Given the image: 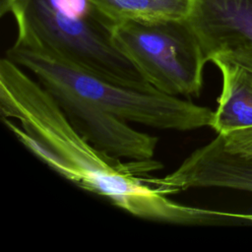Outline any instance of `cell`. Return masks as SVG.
Here are the masks:
<instances>
[{
  "label": "cell",
  "instance_id": "6",
  "mask_svg": "<svg viewBox=\"0 0 252 252\" xmlns=\"http://www.w3.org/2000/svg\"><path fill=\"white\" fill-rule=\"evenodd\" d=\"M149 182L167 195L203 187L252 192V158L228 151L217 135L190 154L175 170L162 177L149 176Z\"/></svg>",
  "mask_w": 252,
  "mask_h": 252
},
{
  "label": "cell",
  "instance_id": "9",
  "mask_svg": "<svg viewBox=\"0 0 252 252\" xmlns=\"http://www.w3.org/2000/svg\"><path fill=\"white\" fill-rule=\"evenodd\" d=\"M114 25L124 21L187 18L190 0H90Z\"/></svg>",
  "mask_w": 252,
  "mask_h": 252
},
{
  "label": "cell",
  "instance_id": "2",
  "mask_svg": "<svg viewBox=\"0 0 252 252\" xmlns=\"http://www.w3.org/2000/svg\"><path fill=\"white\" fill-rule=\"evenodd\" d=\"M10 13L17 42L122 85L155 90L115 44L114 24L90 0H14Z\"/></svg>",
  "mask_w": 252,
  "mask_h": 252
},
{
  "label": "cell",
  "instance_id": "11",
  "mask_svg": "<svg viewBox=\"0 0 252 252\" xmlns=\"http://www.w3.org/2000/svg\"><path fill=\"white\" fill-rule=\"evenodd\" d=\"M13 2L14 0H0V16H4L6 13L10 12Z\"/></svg>",
  "mask_w": 252,
  "mask_h": 252
},
{
  "label": "cell",
  "instance_id": "1",
  "mask_svg": "<svg viewBox=\"0 0 252 252\" xmlns=\"http://www.w3.org/2000/svg\"><path fill=\"white\" fill-rule=\"evenodd\" d=\"M4 124L32 154L63 178L144 220L179 225L231 222L229 213L178 203L149 182L162 164L123 161L94 147L70 123L49 91L8 59L0 62Z\"/></svg>",
  "mask_w": 252,
  "mask_h": 252
},
{
  "label": "cell",
  "instance_id": "8",
  "mask_svg": "<svg viewBox=\"0 0 252 252\" xmlns=\"http://www.w3.org/2000/svg\"><path fill=\"white\" fill-rule=\"evenodd\" d=\"M211 62L221 75V92L211 127L221 135L252 127V51L220 53Z\"/></svg>",
  "mask_w": 252,
  "mask_h": 252
},
{
  "label": "cell",
  "instance_id": "4",
  "mask_svg": "<svg viewBox=\"0 0 252 252\" xmlns=\"http://www.w3.org/2000/svg\"><path fill=\"white\" fill-rule=\"evenodd\" d=\"M112 37L120 51L157 91L198 96L208 58L187 18L124 21Z\"/></svg>",
  "mask_w": 252,
  "mask_h": 252
},
{
  "label": "cell",
  "instance_id": "3",
  "mask_svg": "<svg viewBox=\"0 0 252 252\" xmlns=\"http://www.w3.org/2000/svg\"><path fill=\"white\" fill-rule=\"evenodd\" d=\"M8 59L32 74L43 87L70 92L128 122L158 129L190 131L211 127L214 111L157 90H139L67 62L38 47L15 43Z\"/></svg>",
  "mask_w": 252,
  "mask_h": 252
},
{
  "label": "cell",
  "instance_id": "7",
  "mask_svg": "<svg viewBox=\"0 0 252 252\" xmlns=\"http://www.w3.org/2000/svg\"><path fill=\"white\" fill-rule=\"evenodd\" d=\"M187 20L208 61L223 52L252 51V0H190Z\"/></svg>",
  "mask_w": 252,
  "mask_h": 252
},
{
  "label": "cell",
  "instance_id": "12",
  "mask_svg": "<svg viewBox=\"0 0 252 252\" xmlns=\"http://www.w3.org/2000/svg\"><path fill=\"white\" fill-rule=\"evenodd\" d=\"M232 217L235 219V220H240L241 221H247V222H250L252 223V215H244V214H235V213H232Z\"/></svg>",
  "mask_w": 252,
  "mask_h": 252
},
{
  "label": "cell",
  "instance_id": "5",
  "mask_svg": "<svg viewBox=\"0 0 252 252\" xmlns=\"http://www.w3.org/2000/svg\"><path fill=\"white\" fill-rule=\"evenodd\" d=\"M46 89L73 127L97 150L121 159L154 158L157 137L134 129L128 121L70 92Z\"/></svg>",
  "mask_w": 252,
  "mask_h": 252
},
{
  "label": "cell",
  "instance_id": "10",
  "mask_svg": "<svg viewBox=\"0 0 252 252\" xmlns=\"http://www.w3.org/2000/svg\"><path fill=\"white\" fill-rule=\"evenodd\" d=\"M218 135L228 151L252 158V127Z\"/></svg>",
  "mask_w": 252,
  "mask_h": 252
}]
</instances>
